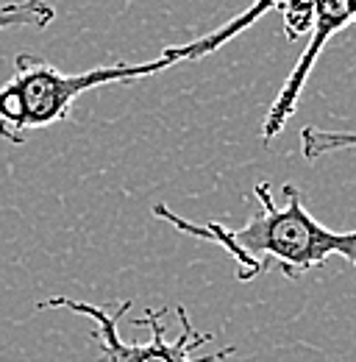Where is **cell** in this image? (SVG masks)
I'll list each match as a JSON object with an SVG mask.
<instances>
[{"instance_id": "cell-1", "label": "cell", "mask_w": 356, "mask_h": 362, "mask_svg": "<svg viewBox=\"0 0 356 362\" xmlns=\"http://www.w3.org/2000/svg\"><path fill=\"white\" fill-rule=\"evenodd\" d=\"M284 204H275L270 181L254 187V198L259 209L242 226L222 223H192L173 212L167 204L153 206V218L165 221L192 240H203L220 245L237 262V281L248 284L270 271H281L284 279H301L317 271L328 259L340 257L354 268L356 279V228L334 231L326 228L304 204L301 189L295 184L281 187Z\"/></svg>"}, {"instance_id": "cell-3", "label": "cell", "mask_w": 356, "mask_h": 362, "mask_svg": "<svg viewBox=\"0 0 356 362\" xmlns=\"http://www.w3.org/2000/svg\"><path fill=\"white\" fill-rule=\"evenodd\" d=\"M134 301H120L117 310L109 315L106 307L89 304V301H76L67 296H53L37 304V310H70L76 315H87L92 320V332L89 340L97 346V362H222L237 354V346H225L222 351L206 354V357H192L195 349L212 343L209 332H195L186 307H176L178 323H181V334L176 340H167V329H165V315L167 310H145V315L139 317V326L150 329V340L148 343H126L117 332L120 317L131 310Z\"/></svg>"}, {"instance_id": "cell-6", "label": "cell", "mask_w": 356, "mask_h": 362, "mask_svg": "<svg viewBox=\"0 0 356 362\" xmlns=\"http://www.w3.org/2000/svg\"><path fill=\"white\" fill-rule=\"evenodd\" d=\"M348 3V14H351V23H356V0H345Z\"/></svg>"}, {"instance_id": "cell-2", "label": "cell", "mask_w": 356, "mask_h": 362, "mask_svg": "<svg viewBox=\"0 0 356 362\" xmlns=\"http://www.w3.org/2000/svg\"><path fill=\"white\" fill-rule=\"evenodd\" d=\"M267 8H270L267 0H256L245 14L225 23L220 31L206 34L189 45L167 47L156 59L142 62V64H106V67H92L84 73H64L42 56L20 53L14 64V76L0 87V136L14 145H23L31 132L67 120L73 112V103L84 92L109 87V84L142 81L148 76L176 67L181 62L203 59L212 50L225 45L228 40H234L239 31H245Z\"/></svg>"}, {"instance_id": "cell-4", "label": "cell", "mask_w": 356, "mask_h": 362, "mask_svg": "<svg viewBox=\"0 0 356 362\" xmlns=\"http://www.w3.org/2000/svg\"><path fill=\"white\" fill-rule=\"evenodd\" d=\"M53 20H56V6L47 0H14L0 6V31L47 28Z\"/></svg>"}, {"instance_id": "cell-5", "label": "cell", "mask_w": 356, "mask_h": 362, "mask_svg": "<svg viewBox=\"0 0 356 362\" xmlns=\"http://www.w3.org/2000/svg\"><path fill=\"white\" fill-rule=\"evenodd\" d=\"M356 148V132H337V129H320V126H304L301 129V153L304 159L317 162L328 153Z\"/></svg>"}]
</instances>
